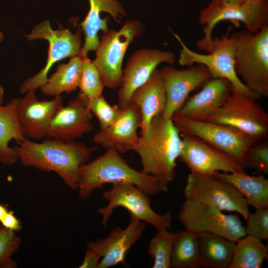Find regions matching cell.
I'll return each mask as SVG.
<instances>
[{
    "mask_svg": "<svg viewBox=\"0 0 268 268\" xmlns=\"http://www.w3.org/2000/svg\"><path fill=\"white\" fill-rule=\"evenodd\" d=\"M4 90L2 86L0 83V105L2 104L3 99Z\"/></svg>",
    "mask_w": 268,
    "mask_h": 268,
    "instance_id": "obj_39",
    "label": "cell"
},
{
    "mask_svg": "<svg viewBox=\"0 0 268 268\" xmlns=\"http://www.w3.org/2000/svg\"><path fill=\"white\" fill-rule=\"evenodd\" d=\"M175 233L171 257V267L199 268L198 233L185 229Z\"/></svg>",
    "mask_w": 268,
    "mask_h": 268,
    "instance_id": "obj_29",
    "label": "cell"
},
{
    "mask_svg": "<svg viewBox=\"0 0 268 268\" xmlns=\"http://www.w3.org/2000/svg\"><path fill=\"white\" fill-rule=\"evenodd\" d=\"M246 168L258 173L268 174V143L263 140L256 142L248 149L246 156Z\"/></svg>",
    "mask_w": 268,
    "mask_h": 268,
    "instance_id": "obj_34",
    "label": "cell"
},
{
    "mask_svg": "<svg viewBox=\"0 0 268 268\" xmlns=\"http://www.w3.org/2000/svg\"><path fill=\"white\" fill-rule=\"evenodd\" d=\"M81 31L80 27L75 33L68 29L53 30L50 21L46 20L35 26L29 34L25 35L30 41L39 39L47 40L49 48L45 67L22 83L19 89L20 93L25 94L30 90L40 88L47 82L48 72L56 62L79 55L81 48Z\"/></svg>",
    "mask_w": 268,
    "mask_h": 268,
    "instance_id": "obj_10",
    "label": "cell"
},
{
    "mask_svg": "<svg viewBox=\"0 0 268 268\" xmlns=\"http://www.w3.org/2000/svg\"><path fill=\"white\" fill-rule=\"evenodd\" d=\"M92 117L86 98L79 93L55 114L48 127L47 137L74 141L92 131Z\"/></svg>",
    "mask_w": 268,
    "mask_h": 268,
    "instance_id": "obj_18",
    "label": "cell"
},
{
    "mask_svg": "<svg viewBox=\"0 0 268 268\" xmlns=\"http://www.w3.org/2000/svg\"><path fill=\"white\" fill-rule=\"evenodd\" d=\"M144 28L139 20H127L119 30L108 29L103 32L92 61L105 87L119 88L123 76L122 64L126 52L132 42L140 35Z\"/></svg>",
    "mask_w": 268,
    "mask_h": 268,
    "instance_id": "obj_7",
    "label": "cell"
},
{
    "mask_svg": "<svg viewBox=\"0 0 268 268\" xmlns=\"http://www.w3.org/2000/svg\"><path fill=\"white\" fill-rule=\"evenodd\" d=\"M100 256L94 250L87 246L84 259L79 268H98Z\"/></svg>",
    "mask_w": 268,
    "mask_h": 268,
    "instance_id": "obj_36",
    "label": "cell"
},
{
    "mask_svg": "<svg viewBox=\"0 0 268 268\" xmlns=\"http://www.w3.org/2000/svg\"><path fill=\"white\" fill-rule=\"evenodd\" d=\"M185 229L197 233L207 232L236 242L246 235L238 213L226 214L215 208L186 200L178 214Z\"/></svg>",
    "mask_w": 268,
    "mask_h": 268,
    "instance_id": "obj_13",
    "label": "cell"
},
{
    "mask_svg": "<svg viewBox=\"0 0 268 268\" xmlns=\"http://www.w3.org/2000/svg\"><path fill=\"white\" fill-rule=\"evenodd\" d=\"M8 210L5 205L0 204V222L7 212Z\"/></svg>",
    "mask_w": 268,
    "mask_h": 268,
    "instance_id": "obj_38",
    "label": "cell"
},
{
    "mask_svg": "<svg viewBox=\"0 0 268 268\" xmlns=\"http://www.w3.org/2000/svg\"><path fill=\"white\" fill-rule=\"evenodd\" d=\"M186 200L208 205L221 211L236 212L245 220L250 213L245 198L231 184L213 176L190 174L184 190Z\"/></svg>",
    "mask_w": 268,
    "mask_h": 268,
    "instance_id": "obj_12",
    "label": "cell"
},
{
    "mask_svg": "<svg viewBox=\"0 0 268 268\" xmlns=\"http://www.w3.org/2000/svg\"><path fill=\"white\" fill-rule=\"evenodd\" d=\"M236 73L258 98L268 97V25L255 33L237 32Z\"/></svg>",
    "mask_w": 268,
    "mask_h": 268,
    "instance_id": "obj_5",
    "label": "cell"
},
{
    "mask_svg": "<svg viewBox=\"0 0 268 268\" xmlns=\"http://www.w3.org/2000/svg\"><path fill=\"white\" fill-rule=\"evenodd\" d=\"M18 98L12 99L6 105H0V162L7 166L18 160L9 142L14 140L19 142L26 137L18 120L16 107Z\"/></svg>",
    "mask_w": 268,
    "mask_h": 268,
    "instance_id": "obj_26",
    "label": "cell"
},
{
    "mask_svg": "<svg viewBox=\"0 0 268 268\" xmlns=\"http://www.w3.org/2000/svg\"><path fill=\"white\" fill-rule=\"evenodd\" d=\"M246 235L256 237L262 241L268 240V207L256 209L249 213L245 220Z\"/></svg>",
    "mask_w": 268,
    "mask_h": 268,
    "instance_id": "obj_35",
    "label": "cell"
},
{
    "mask_svg": "<svg viewBox=\"0 0 268 268\" xmlns=\"http://www.w3.org/2000/svg\"><path fill=\"white\" fill-rule=\"evenodd\" d=\"M254 94L233 89L224 103L204 120L236 129L255 143L268 136V114Z\"/></svg>",
    "mask_w": 268,
    "mask_h": 268,
    "instance_id": "obj_6",
    "label": "cell"
},
{
    "mask_svg": "<svg viewBox=\"0 0 268 268\" xmlns=\"http://www.w3.org/2000/svg\"><path fill=\"white\" fill-rule=\"evenodd\" d=\"M21 243V238L16 232L0 225V268L17 267L12 257L19 249Z\"/></svg>",
    "mask_w": 268,
    "mask_h": 268,
    "instance_id": "obj_32",
    "label": "cell"
},
{
    "mask_svg": "<svg viewBox=\"0 0 268 268\" xmlns=\"http://www.w3.org/2000/svg\"><path fill=\"white\" fill-rule=\"evenodd\" d=\"M160 71L166 94V105L162 115L167 119H172L191 92L212 78L207 67L201 64H195L182 69L168 65Z\"/></svg>",
    "mask_w": 268,
    "mask_h": 268,
    "instance_id": "obj_16",
    "label": "cell"
},
{
    "mask_svg": "<svg viewBox=\"0 0 268 268\" xmlns=\"http://www.w3.org/2000/svg\"><path fill=\"white\" fill-rule=\"evenodd\" d=\"M172 120L180 134L196 136L223 152L245 169L246 156L255 142L243 133L227 125L173 115Z\"/></svg>",
    "mask_w": 268,
    "mask_h": 268,
    "instance_id": "obj_9",
    "label": "cell"
},
{
    "mask_svg": "<svg viewBox=\"0 0 268 268\" xmlns=\"http://www.w3.org/2000/svg\"><path fill=\"white\" fill-rule=\"evenodd\" d=\"M0 222L5 228L15 232L19 231L22 228L19 220L11 210H8Z\"/></svg>",
    "mask_w": 268,
    "mask_h": 268,
    "instance_id": "obj_37",
    "label": "cell"
},
{
    "mask_svg": "<svg viewBox=\"0 0 268 268\" xmlns=\"http://www.w3.org/2000/svg\"><path fill=\"white\" fill-rule=\"evenodd\" d=\"M224 20L235 26L242 23L246 30L255 33L268 25V0H244L239 4L210 0L199 17V23L204 26V35L196 45L199 50L207 53L212 51V31L217 23Z\"/></svg>",
    "mask_w": 268,
    "mask_h": 268,
    "instance_id": "obj_4",
    "label": "cell"
},
{
    "mask_svg": "<svg viewBox=\"0 0 268 268\" xmlns=\"http://www.w3.org/2000/svg\"><path fill=\"white\" fill-rule=\"evenodd\" d=\"M82 59L80 56L70 58L67 64H61L56 71L40 88L45 95L55 97L64 92L70 93L79 87Z\"/></svg>",
    "mask_w": 268,
    "mask_h": 268,
    "instance_id": "obj_27",
    "label": "cell"
},
{
    "mask_svg": "<svg viewBox=\"0 0 268 268\" xmlns=\"http://www.w3.org/2000/svg\"><path fill=\"white\" fill-rule=\"evenodd\" d=\"M89 10L84 20L80 24L84 34V42L79 55L86 57L89 52L95 51L100 42L98 34L108 29V19H102L100 13L110 14L113 20L120 23L126 12L118 0H89Z\"/></svg>",
    "mask_w": 268,
    "mask_h": 268,
    "instance_id": "obj_22",
    "label": "cell"
},
{
    "mask_svg": "<svg viewBox=\"0 0 268 268\" xmlns=\"http://www.w3.org/2000/svg\"><path fill=\"white\" fill-rule=\"evenodd\" d=\"M18 98L16 107L18 120L27 138L40 140L47 137L48 125L57 111L63 106L61 95L50 100H40L31 90Z\"/></svg>",
    "mask_w": 268,
    "mask_h": 268,
    "instance_id": "obj_19",
    "label": "cell"
},
{
    "mask_svg": "<svg viewBox=\"0 0 268 268\" xmlns=\"http://www.w3.org/2000/svg\"><path fill=\"white\" fill-rule=\"evenodd\" d=\"M213 177L233 186L245 198L249 206L260 209L268 207V179L263 174L250 175L244 172H216Z\"/></svg>",
    "mask_w": 268,
    "mask_h": 268,
    "instance_id": "obj_24",
    "label": "cell"
},
{
    "mask_svg": "<svg viewBox=\"0 0 268 268\" xmlns=\"http://www.w3.org/2000/svg\"><path fill=\"white\" fill-rule=\"evenodd\" d=\"M145 222L130 215V220L124 229L114 228L105 238L88 243L87 246L101 257L98 268H108L119 264L128 268L125 261L128 252L141 237Z\"/></svg>",
    "mask_w": 268,
    "mask_h": 268,
    "instance_id": "obj_17",
    "label": "cell"
},
{
    "mask_svg": "<svg viewBox=\"0 0 268 268\" xmlns=\"http://www.w3.org/2000/svg\"><path fill=\"white\" fill-rule=\"evenodd\" d=\"M78 193L81 199L88 198L95 189L106 184L128 183L135 185L148 196L167 192L154 176L131 167L113 149L80 168Z\"/></svg>",
    "mask_w": 268,
    "mask_h": 268,
    "instance_id": "obj_3",
    "label": "cell"
},
{
    "mask_svg": "<svg viewBox=\"0 0 268 268\" xmlns=\"http://www.w3.org/2000/svg\"></svg>",
    "mask_w": 268,
    "mask_h": 268,
    "instance_id": "obj_42",
    "label": "cell"
},
{
    "mask_svg": "<svg viewBox=\"0 0 268 268\" xmlns=\"http://www.w3.org/2000/svg\"><path fill=\"white\" fill-rule=\"evenodd\" d=\"M141 121L139 107L130 102L112 124L95 134L93 140L104 148L113 149L121 154L132 150L139 137L137 131Z\"/></svg>",
    "mask_w": 268,
    "mask_h": 268,
    "instance_id": "obj_20",
    "label": "cell"
},
{
    "mask_svg": "<svg viewBox=\"0 0 268 268\" xmlns=\"http://www.w3.org/2000/svg\"><path fill=\"white\" fill-rule=\"evenodd\" d=\"M4 35L0 29V43L2 42L4 39Z\"/></svg>",
    "mask_w": 268,
    "mask_h": 268,
    "instance_id": "obj_41",
    "label": "cell"
},
{
    "mask_svg": "<svg viewBox=\"0 0 268 268\" xmlns=\"http://www.w3.org/2000/svg\"><path fill=\"white\" fill-rule=\"evenodd\" d=\"M175 233L167 229L158 230L149 243L148 252L153 260V268H171V257Z\"/></svg>",
    "mask_w": 268,
    "mask_h": 268,
    "instance_id": "obj_30",
    "label": "cell"
},
{
    "mask_svg": "<svg viewBox=\"0 0 268 268\" xmlns=\"http://www.w3.org/2000/svg\"><path fill=\"white\" fill-rule=\"evenodd\" d=\"M223 2L227 3L239 4L242 3L244 0H221Z\"/></svg>",
    "mask_w": 268,
    "mask_h": 268,
    "instance_id": "obj_40",
    "label": "cell"
},
{
    "mask_svg": "<svg viewBox=\"0 0 268 268\" xmlns=\"http://www.w3.org/2000/svg\"><path fill=\"white\" fill-rule=\"evenodd\" d=\"M268 256V247L262 240L246 235L235 242L228 268H260Z\"/></svg>",
    "mask_w": 268,
    "mask_h": 268,
    "instance_id": "obj_28",
    "label": "cell"
},
{
    "mask_svg": "<svg viewBox=\"0 0 268 268\" xmlns=\"http://www.w3.org/2000/svg\"><path fill=\"white\" fill-rule=\"evenodd\" d=\"M16 143L13 148L23 166L54 172L74 191L78 188L80 167L96 149L74 140L53 138L36 142L25 138Z\"/></svg>",
    "mask_w": 268,
    "mask_h": 268,
    "instance_id": "obj_1",
    "label": "cell"
},
{
    "mask_svg": "<svg viewBox=\"0 0 268 268\" xmlns=\"http://www.w3.org/2000/svg\"><path fill=\"white\" fill-rule=\"evenodd\" d=\"M182 147L180 133L172 119H165L160 114L152 119L132 150L140 158L141 172L155 177L167 191L168 185L175 178L176 160Z\"/></svg>",
    "mask_w": 268,
    "mask_h": 268,
    "instance_id": "obj_2",
    "label": "cell"
},
{
    "mask_svg": "<svg viewBox=\"0 0 268 268\" xmlns=\"http://www.w3.org/2000/svg\"><path fill=\"white\" fill-rule=\"evenodd\" d=\"M130 102L140 109L142 117L140 134H142L152 119L163 114L165 109L166 94L160 69H156L149 79L134 92Z\"/></svg>",
    "mask_w": 268,
    "mask_h": 268,
    "instance_id": "obj_23",
    "label": "cell"
},
{
    "mask_svg": "<svg viewBox=\"0 0 268 268\" xmlns=\"http://www.w3.org/2000/svg\"><path fill=\"white\" fill-rule=\"evenodd\" d=\"M82 59V72L78 87L79 93L88 100L92 99L103 95L105 86L93 62L87 56Z\"/></svg>",
    "mask_w": 268,
    "mask_h": 268,
    "instance_id": "obj_31",
    "label": "cell"
},
{
    "mask_svg": "<svg viewBox=\"0 0 268 268\" xmlns=\"http://www.w3.org/2000/svg\"><path fill=\"white\" fill-rule=\"evenodd\" d=\"M174 53L169 50L141 49L129 58L123 70L122 84L118 93V105L122 109L130 104L134 92L150 78L157 67L162 63L173 65Z\"/></svg>",
    "mask_w": 268,
    "mask_h": 268,
    "instance_id": "obj_15",
    "label": "cell"
},
{
    "mask_svg": "<svg viewBox=\"0 0 268 268\" xmlns=\"http://www.w3.org/2000/svg\"><path fill=\"white\" fill-rule=\"evenodd\" d=\"M183 147L179 156L191 174L210 176L216 172L235 173L245 169L231 157L201 138L180 134Z\"/></svg>",
    "mask_w": 268,
    "mask_h": 268,
    "instance_id": "obj_14",
    "label": "cell"
},
{
    "mask_svg": "<svg viewBox=\"0 0 268 268\" xmlns=\"http://www.w3.org/2000/svg\"><path fill=\"white\" fill-rule=\"evenodd\" d=\"M102 197L108 201V204L98 208V213L102 216L101 223L104 227L107 226L114 210L118 207L125 208L131 215L151 224L157 231L168 229L171 226V213L159 214L155 212L148 196L133 184H113L110 189L103 193Z\"/></svg>",
    "mask_w": 268,
    "mask_h": 268,
    "instance_id": "obj_11",
    "label": "cell"
},
{
    "mask_svg": "<svg viewBox=\"0 0 268 268\" xmlns=\"http://www.w3.org/2000/svg\"><path fill=\"white\" fill-rule=\"evenodd\" d=\"M199 267L228 268L231 262L235 242L210 233H198Z\"/></svg>",
    "mask_w": 268,
    "mask_h": 268,
    "instance_id": "obj_25",
    "label": "cell"
},
{
    "mask_svg": "<svg viewBox=\"0 0 268 268\" xmlns=\"http://www.w3.org/2000/svg\"><path fill=\"white\" fill-rule=\"evenodd\" d=\"M170 31L181 45L179 63L181 66L204 65L209 70L212 78L226 79L231 83L233 89L254 94L236 73L234 59L238 37L237 32L231 33V27H229L225 34L221 37H212V50L206 54H201L191 50L178 35Z\"/></svg>",
    "mask_w": 268,
    "mask_h": 268,
    "instance_id": "obj_8",
    "label": "cell"
},
{
    "mask_svg": "<svg viewBox=\"0 0 268 268\" xmlns=\"http://www.w3.org/2000/svg\"><path fill=\"white\" fill-rule=\"evenodd\" d=\"M86 99L89 110L99 122L100 130L105 129L112 124L123 111L118 105H110L103 95L92 99Z\"/></svg>",
    "mask_w": 268,
    "mask_h": 268,
    "instance_id": "obj_33",
    "label": "cell"
},
{
    "mask_svg": "<svg viewBox=\"0 0 268 268\" xmlns=\"http://www.w3.org/2000/svg\"><path fill=\"white\" fill-rule=\"evenodd\" d=\"M231 83L223 78H211L197 93L187 99L174 115L196 120H204L219 108L232 90Z\"/></svg>",
    "mask_w": 268,
    "mask_h": 268,
    "instance_id": "obj_21",
    "label": "cell"
}]
</instances>
